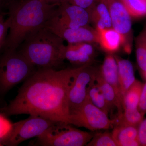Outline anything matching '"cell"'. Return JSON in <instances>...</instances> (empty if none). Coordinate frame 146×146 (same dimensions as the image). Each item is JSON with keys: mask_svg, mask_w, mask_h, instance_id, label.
Here are the masks:
<instances>
[{"mask_svg": "<svg viewBox=\"0 0 146 146\" xmlns=\"http://www.w3.org/2000/svg\"><path fill=\"white\" fill-rule=\"evenodd\" d=\"M64 41L45 27L29 36L17 50L38 69L58 70L65 60Z\"/></svg>", "mask_w": 146, "mask_h": 146, "instance_id": "obj_3", "label": "cell"}, {"mask_svg": "<svg viewBox=\"0 0 146 146\" xmlns=\"http://www.w3.org/2000/svg\"><path fill=\"white\" fill-rule=\"evenodd\" d=\"M107 6L109 10L112 27L120 33L125 41L127 48V36L131 29V16L125 5L120 0H101Z\"/></svg>", "mask_w": 146, "mask_h": 146, "instance_id": "obj_11", "label": "cell"}, {"mask_svg": "<svg viewBox=\"0 0 146 146\" xmlns=\"http://www.w3.org/2000/svg\"><path fill=\"white\" fill-rule=\"evenodd\" d=\"M3 146L2 144L0 142V146Z\"/></svg>", "mask_w": 146, "mask_h": 146, "instance_id": "obj_34", "label": "cell"}, {"mask_svg": "<svg viewBox=\"0 0 146 146\" xmlns=\"http://www.w3.org/2000/svg\"><path fill=\"white\" fill-rule=\"evenodd\" d=\"M138 138L140 146H146V119L138 126Z\"/></svg>", "mask_w": 146, "mask_h": 146, "instance_id": "obj_28", "label": "cell"}, {"mask_svg": "<svg viewBox=\"0 0 146 146\" xmlns=\"http://www.w3.org/2000/svg\"><path fill=\"white\" fill-rule=\"evenodd\" d=\"M138 109L145 116L146 113V83L143 86L138 104Z\"/></svg>", "mask_w": 146, "mask_h": 146, "instance_id": "obj_29", "label": "cell"}, {"mask_svg": "<svg viewBox=\"0 0 146 146\" xmlns=\"http://www.w3.org/2000/svg\"><path fill=\"white\" fill-rule=\"evenodd\" d=\"M46 27L51 31L66 41L68 44L78 43H98V33L96 29L88 26L77 29L63 28L48 22Z\"/></svg>", "mask_w": 146, "mask_h": 146, "instance_id": "obj_10", "label": "cell"}, {"mask_svg": "<svg viewBox=\"0 0 146 146\" xmlns=\"http://www.w3.org/2000/svg\"><path fill=\"white\" fill-rule=\"evenodd\" d=\"M59 5L44 0H13L7 11L10 27L3 47L4 50H17L29 36L46 27Z\"/></svg>", "mask_w": 146, "mask_h": 146, "instance_id": "obj_2", "label": "cell"}, {"mask_svg": "<svg viewBox=\"0 0 146 146\" xmlns=\"http://www.w3.org/2000/svg\"><path fill=\"white\" fill-rule=\"evenodd\" d=\"M71 125L55 122L42 135L36 137L35 145L86 146L93 138L94 133L80 130Z\"/></svg>", "mask_w": 146, "mask_h": 146, "instance_id": "obj_5", "label": "cell"}, {"mask_svg": "<svg viewBox=\"0 0 146 146\" xmlns=\"http://www.w3.org/2000/svg\"><path fill=\"white\" fill-rule=\"evenodd\" d=\"M88 98L94 106L108 115L111 108L108 103L95 81L91 83L89 86Z\"/></svg>", "mask_w": 146, "mask_h": 146, "instance_id": "obj_20", "label": "cell"}, {"mask_svg": "<svg viewBox=\"0 0 146 146\" xmlns=\"http://www.w3.org/2000/svg\"><path fill=\"white\" fill-rule=\"evenodd\" d=\"M13 0H0V11H5L7 10L8 6Z\"/></svg>", "mask_w": 146, "mask_h": 146, "instance_id": "obj_30", "label": "cell"}, {"mask_svg": "<svg viewBox=\"0 0 146 146\" xmlns=\"http://www.w3.org/2000/svg\"><path fill=\"white\" fill-rule=\"evenodd\" d=\"M87 146H117L112 133L105 132L94 134Z\"/></svg>", "mask_w": 146, "mask_h": 146, "instance_id": "obj_24", "label": "cell"}, {"mask_svg": "<svg viewBox=\"0 0 146 146\" xmlns=\"http://www.w3.org/2000/svg\"><path fill=\"white\" fill-rule=\"evenodd\" d=\"M118 65V76L123 98L136 80L133 65L126 59L115 57Z\"/></svg>", "mask_w": 146, "mask_h": 146, "instance_id": "obj_17", "label": "cell"}, {"mask_svg": "<svg viewBox=\"0 0 146 146\" xmlns=\"http://www.w3.org/2000/svg\"><path fill=\"white\" fill-rule=\"evenodd\" d=\"M47 3L52 4H60L64 3L69 2V0H44Z\"/></svg>", "mask_w": 146, "mask_h": 146, "instance_id": "obj_31", "label": "cell"}, {"mask_svg": "<svg viewBox=\"0 0 146 146\" xmlns=\"http://www.w3.org/2000/svg\"><path fill=\"white\" fill-rule=\"evenodd\" d=\"M18 50H4L0 56V95L25 81L36 70Z\"/></svg>", "mask_w": 146, "mask_h": 146, "instance_id": "obj_4", "label": "cell"}, {"mask_svg": "<svg viewBox=\"0 0 146 146\" xmlns=\"http://www.w3.org/2000/svg\"><path fill=\"white\" fill-rule=\"evenodd\" d=\"M12 124L7 116L2 113H0V142L9 133Z\"/></svg>", "mask_w": 146, "mask_h": 146, "instance_id": "obj_26", "label": "cell"}, {"mask_svg": "<svg viewBox=\"0 0 146 146\" xmlns=\"http://www.w3.org/2000/svg\"><path fill=\"white\" fill-rule=\"evenodd\" d=\"M90 21L97 31L112 27V20L107 6L101 0L88 11Z\"/></svg>", "mask_w": 146, "mask_h": 146, "instance_id": "obj_16", "label": "cell"}, {"mask_svg": "<svg viewBox=\"0 0 146 146\" xmlns=\"http://www.w3.org/2000/svg\"><path fill=\"white\" fill-rule=\"evenodd\" d=\"M145 73V76H146V72H145V73Z\"/></svg>", "mask_w": 146, "mask_h": 146, "instance_id": "obj_35", "label": "cell"}, {"mask_svg": "<svg viewBox=\"0 0 146 146\" xmlns=\"http://www.w3.org/2000/svg\"><path fill=\"white\" fill-rule=\"evenodd\" d=\"M143 84L135 80L123 97V107L124 109L138 108V104Z\"/></svg>", "mask_w": 146, "mask_h": 146, "instance_id": "obj_19", "label": "cell"}, {"mask_svg": "<svg viewBox=\"0 0 146 146\" xmlns=\"http://www.w3.org/2000/svg\"><path fill=\"white\" fill-rule=\"evenodd\" d=\"M137 63L141 70L146 72V28L137 36L136 40Z\"/></svg>", "mask_w": 146, "mask_h": 146, "instance_id": "obj_22", "label": "cell"}, {"mask_svg": "<svg viewBox=\"0 0 146 146\" xmlns=\"http://www.w3.org/2000/svg\"><path fill=\"white\" fill-rule=\"evenodd\" d=\"M95 82L111 108L112 107H116L117 109L118 116L121 115L123 112L124 109L118 101L115 90L102 77L99 72L98 68L96 74Z\"/></svg>", "mask_w": 146, "mask_h": 146, "instance_id": "obj_18", "label": "cell"}, {"mask_svg": "<svg viewBox=\"0 0 146 146\" xmlns=\"http://www.w3.org/2000/svg\"><path fill=\"white\" fill-rule=\"evenodd\" d=\"M138 127L115 125L112 133L117 146H140L138 138Z\"/></svg>", "mask_w": 146, "mask_h": 146, "instance_id": "obj_14", "label": "cell"}, {"mask_svg": "<svg viewBox=\"0 0 146 146\" xmlns=\"http://www.w3.org/2000/svg\"><path fill=\"white\" fill-rule=\"evenodd\" d=\"M115 123V119H110L106 113L91 102L88 97L81 106L70 113V124L91 131L108 129Z\"/></svg>", "mask_w": 146, "mask_h": 146, "instance_id": "obj_7", "label": "cell"}, {"mask_svg": "<svg viewBox=\"0 0 146 146\" xmlns=\"http://www.w3.org/2000/svg\"><path fill=\"white\" fill-rule=\"evenodd\" d=\"M97 70L98 68L92 67L91 65H83L80 67L73 77L68 92L70 115L71 112L81 106L86 100L89 86L95 81Z\"/></svg>", "mask_w": 146, "mask_h": 146, "instance_id": "obj_8", "label": "cell"}, {"mask_svg": "<svg viewBox=\"0 0 146 146\" xmlns=\"http://www.w3.org/2000/svg\"><path fill=\"white\" fill-rule=\"evenodd\" d=\"M7 12L0 14V50L3 47L10 27V20L5 16Z\"/></svg>", "mask_w": 146, "mask_h": 146, "instance_id": "obj_25", "label": "cell"}, {"mask_svg": "<svg viewBox=\"0 0 146 146\" xmlns=\"http://www.w3.org/2000/svg\"><path fill=\"white\" fill-rule=\"evenodd\" d=\"M6 12H4V11H0V14H1V13H6Z\"/></svg>", "mask_w": 146, "mask_h": 146, "instance_id": "obj_33", "label": "cell"}, {"mask_svg": "<svg viewBox=\"0 0 146 146\" xmlns=\"http://www.w3.org/2000/svg\"><path fill=\"white\" fill-rule=\"evenodd\" d=\"M144 116L138 108L124 109L121 115L115 119V125L133 126L138 127L143 120Z\"/></svg>", "mask_w": 146, "mask_h": 146, "instance_id": "obj_21", "label": "cell"}, {"mask_svg": "<svg viewBox=\"0 0 146 146\" xmlns=\"http://www.w3.org/2000/svg\"><path fill=\"white\" fill-rule=\"evenodd\" d=\"M89 12L82 7L69 3L60 4L56 12L48 23L63 28L77 29L88 25Z\"/></svg>", "mask_w": 146, "mask_h": 146, "instance_id": "obj_9", "label": "cell"}, {"mask_svg": "<svg viewBox=\"0 0 146 146\" xmlns=\"http://www.w3.org/2000/svg\"><path fill=\"white\" fill-rule=\"evenodd\" d=\"M80 67L38 69L26 80L9 104L0 108L7 117L27 114L69 124V88Z\"/></svg>", "mask_w": 146, "mask_h": 146, "instance_id": "obj_1", "label": "cell"}, {"mask_svg": "<svg viewBox=\"0 0 146 146\" xmlns=\"http://www.w3.org/2000/svg\"><path fill=\"white\" fill-rule=\"evenodd\" d=\"M94 48L90 43L68 44L64 52L65 60L77 67L91 65L95 57Z\"/></svg>", "mask_w": 146, "mask_h": 146, "instance_id": "obj_12", "label": "cell"}, {"mask_svg": "<svg viewBox=\"0 0 146 146\" xmlns=\"http://www.w3.org/2000/svg\"><path fill=\"white\" fill-rule=\"evenodd\" d=\"M100 1V0H69L68 3L78 6L88 11Z\"/></svg>", "mask_w": 146, "mask_h": 146, "instance_id": "obj_27", "label": "cell"}, {"mask_svg": "<svg viewBox=\"0 0 146 146\" xmlns=\"http://www.w3.org/2000/svg\"><path fill=\"white\" fill-rule=\"evenodd\" d=\"M123 3V4L124 5V4L126 2L127 0H120Z\"/></svg>", "mask_w": 146, "mask_h": 146, "instance_id": "obj_32", "label": "cell"}, {"mask_svg": "<svg viewBox=\"0 0 146 146\" xmlns=\"http://www.w3.org/2000/svg\"><path fill=\"white\" fill-rule=\"evenodd\" d=\"M97 31L98 33V44L103 49L107 52L117 51L121 46L125 44L123 36L113 28Z\"/></svg>", "mask_w": 146, "mask_h": 146, "instance_id": "obj_15", "label": "cell"}, {"mask_svg": "<svg viewBox=\"0 0 146 146\" xmlns=\"http://www.w3.org/2000/svg\"><path fill=\"white\" fill-rule=\"evenodd\" d=\"M98 71L105 80L113 87L116 96L120 104L123 106V98L121 94L118 65L115 56L109 54L105 57L104 60Z\"/></svg>", "mask_w": 146, "mask_h": 146, "instance_id": "obj_13", "label": "cell"}, {"mask_svg": "<svg viewBox=\"0 0 146 146\" xmlns=\"http://www.w3.org/2000/svg\"><path fill=\"white\" fill-rule=\"evenodd\" d=\"M124 5L130 16L141 17L146 15V0H127Z\"/></svg>", "mask_w": 146, "mask_h": 146, "instance_id": "obj_23", "label": "cell"}, {"mask_svg": "<svg viewBox=\"0 0 146 146\" xmlns=\"http://www.w3.org/2000/svg\"><path fill=\"white\" fill-rule=\"evenodd\" d=\"M55 121L35 115L12 124L7 136L1 141L3 145L16 146L30 138L42 135Z\"/></svg>", "mask_w": 146, "mask_h": 146, "instance_id": "obj_6", "label": "cell"}]
</instances>
